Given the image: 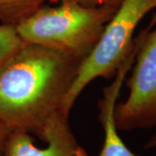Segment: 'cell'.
<instances>
[{
    "instance_id": "3957f363",
    "label": "cell",
    "mask_w": 156,
    "mask_h": 156,
    "mask_svg": "<svg viewBox=\"0 0 156 156\" xmlns=\"http://www.w3.org/2000/svg\"><path fill=\"white\" fill-rule=\"evenodd\" d=\"M156 9V0H122L108 22L92 52L82 62L61 110L67 116L81 95L97 77L111 79L134 47V33L142 18Z\"/></svg>"
},
{
    "instance_id": "9c48e42d",
    "label": "cell",
    "mask_w": 156,
    "mask_h": 156,
    "mask_svg": "<svg viewBox=\"0 0 156 156\" xmlns=\"http://www.w3.org/2000/svg\"><path fill=\"white\" fill-rule=\"evenodd\" d=\"M10 133H11V130L7 128L5 125L0 122V156L2 154L5 140Z\"/></svg>"
},
{
    "instance_id": "8fae6325",
    "label": "cell",
    "mask_w": 156,
    "mask_h": 156,
    "mask_svg": "<svg viewBox=\"0 0 156 156\" xmlns=\"http://www.w3.org/2000/svg\"><path fill=\"white\" fill-rule=\"evenodd\" d=\"M154 147H156V133L146 142L145 146H144L145 149H151Z\"/></svg>"
},
{
    "instance_id": "6da1fadb",
    "label": "cell",
    "mask_w": 156,
    "mask_h": 156,
    "mask_svg": "<svg viewBox=\"0 0 156 156\" xmlns=\"http://www.w3.org/2000/svg\"><path fill=\"white\" fill-rule=\"evenodd\" d=\"M83 60L23 43L0 64V122L42 140L50 116L61 109Z\"/></svg>"
},
{
    "instance_id": "52a82bcc",
    "label": "cell",
    "mask_w": 156,
    "mask_h": 156,
    "mask_svg": "<svg viewBox=\"0 0 156 156\" xmlns=\"http://www.w3.org/2000/svg\"><path fill=\"white\" fill-rule=\"evenodd\" d=\"M44 0H0V23L17 26L30 17Z\"/></svg>"
},
{
    "instance_id": "7a4b0ae2",
    "label": "cell",
    "mask_w": 156,
    "mask_h": 156,
    "mask_svg": "<svg viewBox=\"0 0 156 156\" xmlns=\"http://www.w3.org/2000/svg\"><path fill=\"white\" fill-rule=\"evenodd\" d=\"M117 8L61 2L58 6H40L16 26L25 44H33L84 59L97 44Z\"/></svg>"
},
{
    "instance_id": "7c38bea8",
    "label": "cell",
    "mask_w": 156,
    "mask_h": 156,
    "mask_svg": "<svg viewBox=\"0 0 156 156\" xmlns=\"http://www.w3.org/2000/svg\"><path fill=\"white\" fill-rule=\"evenodd\" d=\"M66 1H71V2H79L81 4H83V5H91L89 4V0H61V2H66Z\"/></svg>"
},
{
    "instance_id": "277c9868",
    "label": "cell",
    "mask_w": 156,
    "mask_h": 156,
    "mask_svg": "<svg viewBox=\"0 0 156 156\" xmlns=\"http://www.w3.org/2000/svg\"><path fill=\"white\" fill-rule=\"evenodd\" d=\"M130 76L125 80L128 98L116 103L118 131L130 132L156 127V13L136 53Z\"/></svg>"
},
{
    "instance_id": "30bf717a",
    "label": "cell",
    "mask_w": 156,
    "mask_h": 156,
    "mask_svg": "<svg viewBox=\"0 0 156 156\" xmlns=\"http://www.w3.org/2000/svg\"><path fill=\"white\" fill-rule=\"evenodd\" d=\"M122 0H89V4L91 5H110L113 7L117 8L120 5L121 2Z\"/></svg>"
},
{
    "instance_id": "ba28073f",
    "label": "cell",
    "mask_w": 156,
    "mask_h": 156,
    "mask_svg": "<svg viewBox=\"0 0 156 156\" xmlns=\"http://www.w3.org/2000/svg\"><path fill=\"white\" fill-rule=\"evenodd\" d=\"M16 26L0 23V64L11 56L23 44Z\"/></svg>"
},
{
    "instance_id": "5b68a950",
    "label": "cell",
    "mask_w": 156,
    "mask_h": 156,
    "mask_svg": "<svg viewBox=\"0 0 156 156\" xmlns=\"http://www.w3.org/2000/svg\"><path fill=\"white\" fill-rule=\"evenodd\" d=\"M44 148L34 144L31 134L13 130L9 134L1 156H89L80 145L69 123V116L61 110L53 114L45 125Z\"/></svg>"
},
{
    "instance_id": "8992f818",
    "label": "cell",
    "mask_w": 156,
    "mask_h": 156,
    "mask_svg": "<svg viewBox=\"0 0 156 156\" xmlns=\"http://www.w3.org/2000/svg\"><path fill=\"white\" fill-rule=\"evenodd\" d=\"M144 29L134 37V47L123 63L117 70L114 81L103 88L102 97L98 101V118L104 131V141L99 156H137L128 148L118 134L115 121V108L123 83L134 63L136 53L144 38Z\"/></svg>"
}]
</instances>
